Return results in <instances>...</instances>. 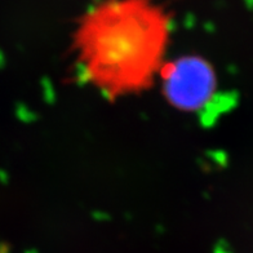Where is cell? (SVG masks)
<instances>
[{
  "label": "cell",
  "instance_id": "6da1fadb",
  "mask_svg": "<svg viewBox=\"0 0 253 253\" xmlns=\"http://www.w3.org/2000/svg\"><path fill=\"white\" fill-rule=\"evenodd\" d=\"M167 30V17L149 0H109L84 20L79 42L101 74L126 79L158 56Z\"/></svg>",
  "mask_w": 253,
  "mask_h": 253
},
{
  "label": "cell",
  "instance_id": "7a4b0ae2",
  "mask_svg": "<svg viewBox=\"0 0 253 253\" xmlns=\"http://www.w3.org/2000/svg\"><path fill=\"white\" fill-rule=\"evenodd\" d=\"M213 88V77L202 61H183L169 75L168 92L178 105L199 106L208 98Z\"/></svg>",
  "mask_w": 253,
  "mask_h": 253
}]
</instances>
